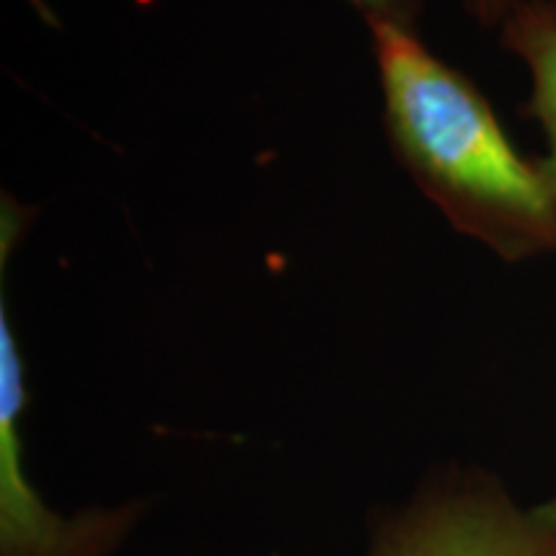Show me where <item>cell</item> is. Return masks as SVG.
<instances>
[{
  "mask_svg": "<svg viewBox=\"0 0 556 556\" xmlns=\"http://www.w3.org/2000/svg\"><path fill=\"white\" fill-rule=\"evenodd\" d=\"M394 157L448 225L505 263L556 255V193L469 75L417 26L366 21Z\"/></svg>",
  "mask_w": 556,
  "mask_h": 556,
  "instance_id": "cell-1",
  "label": "cell"
},
{
  "mask_svg": "<svg viewBox=\"0 0 556 556\" xmlns=\"http://www.w3.org/2000/svg\"><path fill=\"white\" fill-rule=\"evenodd\" d=\"M361 556H556V497L520 503L492 471L448 464L374 510Z\"/></svg>",
  "mask_w": 556,
  "mask_h": 556,
  "instance_id": "cell-2",
  "label": "cell"
},
{
  "mask_svg": "<svg viewBox=\"0 0 556 556\" xmlns=\"http://www.w3.org/2000/svg\"><path fill=\"white\" fill-rule=\"evenodd\" d=\"M3 278V274H0ZM26 366L0 287V556H116L150 516V497L60 510L47 503L26 467Z\"/></svg>",
  "mask_w": 556,
  "mask_h": 556,
  "instance_id": "cell-3",
  "label": "cell"
},
{
  "mask_svg": "<svg viewBox=\"0 0 556 556\" xmlns=\"http://www.w3.org/2000/svg\"><path fill=\"white\" fill-rule=\"evenodd\" d=\"M500 41L531 75L526 114L546 137L539 168L556 193V0H523L500 26Z\"/></svg>",
  "mask_w": 556,
  "mask_h": 556,
  "instance_id": "cell-4",
  "label": "cell"
},
{
  "mask_svg": "<svg viewBox=\"0 0 556 556\" xmlns=\"http://www.w3.org/2000/svg\"><path fill=\"white\" fill-rule=\"evenodd\" d=\"M366 21H394V24L417 26L422 0H348Z\"/></svg>",
  "mask_w": 556,
  "mask_h": 556,
  "instance_id": "cell-5",
  "label": "cell"
},
{
  "mask_svg": "<svg viewBox=\"0 0 556 556\" xmlns=\"http://www.w3.org/2000/svg\"><path fill=\"white\" fill-rule=\"evenodd\" d=\"M523 0H464L469 16L484 29H500Z\"/></svg>",
  "mask_w": 556,
  "mask_h": 556,
  "instance_id": "cell-6",
  "label": "cell"
}]
</instances>
